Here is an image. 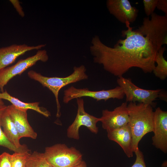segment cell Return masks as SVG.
Here are the masks:
<instances>
[{
	"label": "cell",
	"mask_w": 167,
	"mask_h": 167,
	"mask_svg": "<svg viewBox=\"0 0 167 167\" xmlns=\"http://www.w3.org/2000/svg\"><path fill=\"white\" fill-rule=\"evenodd\" d=\"M0 98L9 101L11 105L17 108L26 111L28 109H32L46 117H49L50 115V113L48 111L43 109L39 106V102H23L17 98L11 96L6 90L0 92Z\"/></svg>",
	"instance_id": "2e32d148"
},
{
	"label": "cell",
	"mask_w": 167,
	"mask_h": 167,
	"mask_svg": "<svg viewBox=\"0 0 167 167\" xmlns=\"http://www.w3.org/2000/svg\"><path fill=\"white\" fill-rule=\"evenodd\" d=\"M154 135L152 144L165 153L167 152V112L157 107L154 111Z\"/></svg>",
	"instance_id": "30bf717a"
},
{
	"label": "cell",
	"mask_w": 167,
	"mask_h": 167,
	"mask_svg": "<svg viewBox=\"0 0 167 167\" xmlns=\"http://www.w3.org/2000/svg\"><path fill=\"white\" fill-rule=\"evenodd\" d=\"M4 103L2 100L0 98V106L4 105Z\"/></svg>",
	"instance_id": "83f0119b"
},
{
	"label": "cell",
	"mask_w": 167,
	"mask_h": 167,
	"mask_svg": "<svg viewBox=\"0 0 167 167\" xmlns=\"http://www.w3.org/2000/svg\"><path fill=\"white\" fill-rule=\"evenodd\" d=\"M71 74L64 77L45 76L32 70L28 73V75L30 79L39 82L43 87L47 88L54 94L57 107V117H59L60 115L61 106L58 99L60 89L69 84L88 78V76L86 72V69L84 65L79 67L75 66Z\"/></svg>",
	"instance_id": "3957f363"
},
{
	"label": "cell",
	"mask_w": 167,
	"mask_h": 167,
	"mask_svg": "<svg viewBox=\"0 0 167 167\" xmlns=\"http://www.w3.org/2000/svg\"><path fill=\"white\" fill-rule=\"evenodd\" d=\"M124 96L122 89L119 86L109 90L98 91L90 90L87 88H77L71 86L64 91L63 102L67 104L74 99L83 97H91L97 101L102 100L106 101L111 98L122 99Z\"/></svg>",
	"instance_id": "8992f818"
},
{
	"label": "cell",
	"mask_w": 167,
	"mask_h": 167,
	"mask_svg": "<svg viewBox=\"0 0 167 167\" xmlns=\"http://www.w3.org/2000/svg\"><path fill=\"white\" fill-rule=\"evenodd\" d=\"M81 98L76 99L78 106L77 115L74 122L69 126L67 131V135L68 138L77 140L79 138V130L80 127L84 126L92 133L97 134L98 129L96 124L101 120L100 118L90 115L85 111L84 101Z\"/></svg>",
	"instance_id": "ba28073f"
},
{
	"label": "cell",
	"mask_w": 167,
	"mask_h": 167,
	"mask_svg": "<svg viewBox=\"0 0 167 167\" xmlns=\"http://www.w3.org/2000/svg\"><path fill=\"white\" fill-rule=\"evenodd\" d=\"M106 6L109 13L122 23H133L138 16L139 10L128 0H108Z\"/></svg>",
	"instance_id": "8fae6325"
},
{
	"label": "cell",
	"mask_w": 167,
	"mask_h": 167,
	"mask_svg": "<svg viewBox=\"0 0 167 167\" xmlns=\"http://www.w3.org/2000/svg\"><path fill=\"white\" fill-rule=\"evenodd\" d=\"M26 167H52L45 158L43 153L34 151L28 157Z\"/></svg>",
	"instance_id": "ac0fdd59"
},
{
	"label": "cell",
	"mask_w": 167,
	"mask_h": 167,
	"mask_svg": "<svg viewBox=\"0 0 167 167\" xmlns=\"http://www.w3.org/2000/svg\"><path fill=\"white\" fill-rule=\"evenodd\" d=\"M158 1V0H143L144 12L148 17L154 13Z\"/></svg>",
	"instance_id": "44dd1931"
},
{
	"label": "cell",
	"mask_w": 167,
	"mask_h": 167,
	"mask_svg": "<svg viewBox=\"0 0 167 167\" xmlns=\"http://www.w3.org/2000/svg\"><path fill=\"white\" fill-rule=\"evenodd\" d=\"M0 167H12L11 155L4 152L0 155Z\"/></svg>",
	"instance_id": "7402d4cb"
},
{
	"label": "cell",
	"mask_w": 167,
	"mask_h": 167,
	"mask_svg": "<svg viewBox=\"0 0 167 167\" xmlns=\"http://www.w3.org/2000/svg\"><path fill=\"white\" fill-rule=\"evenodd\" d=\"M150 105L130 102L127 105L129 115L128 123L132 135L131 148L135 152L139 148L138 144L147 134L154 131V111Z\"/></svg>",
	"instance_id": "7a4b0ae2"
},
{
	"label": "cell",
	"mask_w": 167,
	"mask_h": 167,
	"mask_svg": "<svg viewBox=\"0 0 167 167\" xmlns=\"http://www.w3.org/2000/svg\"><path fill=\"white\" fill-rule=\"evenodd\" d=\"M162 167H167V161H165L164 162L162 165Z\"/></svg>",
	"instance_id": "4316f807"
},
{
	"label": "cell",
	"mask_w": 167,
	"mask_h": 167,
	"mask_svg": "<svg viewBox=\"0 0 167 167\" xmlns=\"http://www.w3.org/2000/svg\"><path fill=\"white\" fill-rule=\"evenodd\" d=\"M135 153L136 156V160L131 167H146L142 152L139 148Z\"/></svg>",
	"instance_id": "603a6c76"
},
{
	"label": "cell",
	"mask_w": 167,
	"mask_h": 167,
	"mask_svg": "<svg viewBox=\"0 0 167 167\" xmlns=\"http://www.w3.org/2000/svg\"><path fill=\"white\" fill-rule=\"evenodd\" d=\"M165 50V46L158 50L155 59L157 65L152 71L155 76L163 80L167 77V61L163 56Z\"/></svg>",
	"instance_id": "e0dca14e"
},
{
	"label": "cell",
	"mask_w": 167,
	"mask_h": 167,
	"mask_svg": "<svg viewBox=\"0 0 167 167\" xmlns=\"http://www.w3.org/2000/svg\"><path fill=\"white\" fill-rule=\"evenodd\" d=\"M127 29L122 31L124 39L119 40L113 47L103 44L95 36L90 47L94 62L102 65L104 69L120 77L132 67L141 69L145 73H151L156 66L155 59L162 45L152 32L146 18L135 30L125 24Z\"/></svg>",
	"instance_id": "6da1fadb"
},
{
	"label": "cell",
	"mask_w": 167,
	"mask_h": 167,
	"mask_svg": "<svg viewBox=\"0 0 167 167\" xmlns=\"http://www.w3.org/2000/svg\"><path fill=\"white\" fill-rule=\"evenodd\" d=\"M29 152H14L11 155L12 167H26Z\"/></svg>",
	"instance_id": "ffe728a7"
},
{
	"label": "cell",
	"mask_w": 167,
	"mask_h": 167,
	"mask_svg": "<svg viewBox=\"0 0 167 167\" xmlns=\"http://www.w3.org/2000/svg\"><path fill=\"white\" fill-rule=\"evenodd\" d=\"M156 7L159 10L161 11L167 16V0H158Z\"/></svg>",
	"instance_id": "d4e9b609"
},
{
	"label": "cell",
	"mask_w": 167,
	"mask_h": 167,
	"mask_svg": "<svg viewBox=\"0 0 167 167\" xmlns=\"http://www.w3.org/2000/svg\"><path fill=\"white\" fill-rule=\"evenodd\" d=\"M6 108L2 112L0 119L1 125L3 128V131L5 136L17 148H27L26 145L20 143L19 140L20 139L19 133Z\"/></svg>",
	"instance_id": "9a60e30c"
},
{
	"label": "cell",
	"mask_w": 167,
	"mask_h": 167,
	"mask_svg": "<svg viewBox=\"0 0 167 167\" xmlns=\"http://www.w3.org/2000/svg\"><path fill=\"white\" fill-rule=\"evenodd\" d=\"M49 59L45 50H38L34 55L24 59L19 60L16 64L6 67L0 71V90L3 92L4 88L9 81L17 75H20L29 68L34 65L37 62H45Z\"/></svg>",
	"instance_id": "52a82bcc"
},
{
	"label": "cell",
	"mask_w": 167,
	"mask_h": 167,
	"mask_svg": "<svg viewBox=\"0 0 167 167\" xmlns=\"http://www.w3.org/2000/svg\"><path fill=\"white\" fill-rule=\"evenodd\" d=\"M20 139L28 137L35 139L37 134L30 125L27 119V111L17 108L12 105L7 106Z\"/></svg>",
	"instance_id": "7c38bea8"
},
{
	"label": "cell",
	"mask_w": 167,
	"mask_h": 167,
	"mask_svg": "<svg viewBox=\"0 0 167 167\" xmlns=\"http://www.w3.org/2000/svg\"><path fill=\"white\" fill-rule=\"evenodd\" d=\"M117 82L126 96V102H138L153 107L155 106L153 101L157 98L167 101V93L162 89H143L135 85L131 79L123 76L118 77Z\"/></svg>",
	"instance_id": "277c9868"
},
{
	"label": "cell",
	"mask_w": 167,
	"mask_h": 167,
	"mask_svg": "<svg viewBox=\"0 0 167 167\" xmlns=\"http://www.w3.org/2000/svg\"><path fill=\"white\" fill-rule=\"evenodd\" d=\"M100 118L103 128L106 131L117 129L127 124L129 115L127 102L123 103L112 111L103 110Z\"/></svg>",
	"instance_id": "9c48e42d"
},
{
	"label": "cell",
	"mask_w": 167,
	"mask_h": 167,
	"mask_svg": "<svg viewBox=\"0 0 167 167\" xmlns=\"http://www.w3.org/2000/svg\"><path fill=\"white\" fill-rule=\"evenodd\" d=\"M107 131L108 139L118 144L128 157L133 156L131 148L132 135L128 124L118 128Z\"/></svg>",
	"instance_id": "5bb4252c"
},
{
	"label": "cell",
	"mask_w": 167,
	"mask_h": 167,
	"mask_svg": "<svg viewBox=\"0 0 167 167\" xmlns=\"http://www.w3.org/2000/svg\"><path fill=\"white\" fill-rule=\"evenodd\" d=\"M10 2L11 3L16 11L19 15L22 17L24 16V13L23 10V8L20 5V2L17 0H10Z\"/></svg>",
	"instance_id": "cb8c5ba5"
},
{
	"label": "cell",
	"mask_w": 167,
	"mask_h": 167,
	"mask_svg": "<svg viewBox=\"0 0 167 167\" xmlns=\"http://www.w3.org/2000/svg\"><path fill=\"white\" fill-rule=\"evenodd\" d=\"M6 107L7 106L5 105L0 106V146L6 148L14 152H29L30 150L28 147L21 148L16 147L7 138L2 129L0 124L1 117L2 112Z\"/></svg>",
	"instance_id": "d6986e66"
},
{
	"label": "cell",
	"mask_w": 167,
	"mask_h": 167,
	"mask_svg": "<svg viewBox=\"0 0 167 167\" xmlns=\"http://www.w3.org/2000/svg\"><path fill=\"white\" fill-rule=\"evenodd\" d=\"M73 167H87V165L85 162L82 160L79 163Z\"/></svg>",
	"instance_id": "484cf974"
},
{
	"label": "cell",
	"mask_w": 167,
	"mask_h": 167,
	"mask_svg": "<svg viewBox=\"0 0 167 167\" xmlns=\"http://www.w3.org/2000/svg\"><path fill=\"white\" fill-rule=\"evenodd\" d=\"M43 154L52 167H73L82 161V155L79 151L64 144L47 147Z\"/></svg>",
	"instance_id": "5b68a950"
},
{
	"label": "cell",
	"mask_w": 167,
	"mask_h": 167,
	"mask_svg": "<svg viewBox=\"0 0 167 167\" xmlns=\"http://www.w3.org/2000/svg\"><path fill=\"white\" fill-rule=\"evenodd\" d=\"M45 45L41 44L29 46L25 44H13L0 48V71L14 62L19 57L26 52L33 50H39Z\"/></svg>",
	"instance_id": "4fadbf2b"
}]
</instances>
